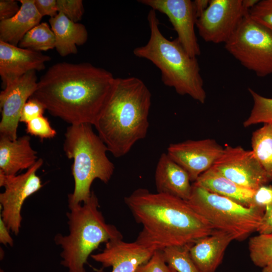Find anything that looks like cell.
Segmentation results:
<instances>
[{
	"instance_id": "6da1fadb",
	"label": "cell",
	"mask_w": 272,
	"mask_h": 272,
	"mask_svg": "<svg viewBox=\"0 0 272 272\" xmlns=\"http://www.w3.org/2000/svg\"><path fill=\"white\" fill-rule=\"evenodd\" d=\"M115 81L111 73L89 62H58L41 77L31 97L52 116L71 125L94 126Z\"/></svg>"
},
{
	"instance_id": "7a4b0ae2",
	"label": "cell",
	"mask_w": 272,
	"mask_h": 272,
	"mask_svg": "<svg viewBox=\"0 0 272 272\" xmlns=\"http://www.w3.org/2000/svg\"><path fill=\"white\" fill-rule=\"evenodd\" d=\"M124 202L143 229L136 241L157 250L192 244L215 230L187 200L140 188Z\"/></svg>"
},
{
	"instance_id": "3957f363",
	"label": "cell",
	"mask_w": 272,
	"mask_h": 272,
	"mask_svg": "<svg viewBox=\"0 0 272 272\" xmlns=\"http://www.w3.org/2000/svg\"><path fill=\"white\" fill-rule=\"evenodd\" d=\"M151 98L149 89L140 79L115 78L110 97L94 125L114 157L124 156L146 137Z\"/></svg>"
},
{
	"instance_id": "277c9868",
	"label": "cell",
	"mask_w": 272,
	"mask_h": 272,
	"mask_svg": "<svg viewBox=\"0 0 272 272\" xmlns=\"http://www.w3.org/2000/svg\"><path fill=\"white\" fill-rule=\"evenodd\" d=\"M147 19L149 39L145 45L134 49V55L155 65L165 86L173 88L180 95H188L204 103L207 95L196 57L190 56L177 38L170 40L163 35L155 10H150Z\"/></svg>"
},
{
	"instance_id": "5b68a950",
	"label": "cell",
	"mask_w": 272,
	"mask_h": 272,
	"mask_svg": "<svg viewBox=\"0 0 272 272\" xmlns=\"http://www.w3.org/2000/svg\"><path fill=\"white\" fill-rule=\"evenodd\" d=\"M99 207L98 197L93 191L86 202L69 206L70 211L66 214L69 234L57 233L54 238L62 250L61 264L69 272H86L85 264L100 244L123 239L114 225L106 222Z\"/></svg>"
},
{
	"instance_id": "8992f818",
	"label": "cell",
	"mask_w": 272,
	"mask_h": 272,
	"mask_svg": "<svg viewBox=\"0 0 272 272\" xmlns=\"http://www.w3.org/2000/svg\"><path fill=\"white\" fill-rule=\"evenodd\" d=\"M92 126L70 125L64 134L63 151L69 159H73L74 189L68 195L69 206L86 202L91 195L94 180L98 179L107 183L114 172V164L106 155L108 149Z\"/></svg>"
},
{
	"instance_id": "52a82bcc",
	"label": "cell",
	"mask_w": 272,
	"mask_h": 272,
	"mask_svg": "<svg viewBox=\"0 0 272 272\" xmlns=\"http://www.w3.org/2000/svg\"><path fill=\"white\" fill-rule=\"evenodd\" d=\"M190 206L216 230L232 234L242 241L257 231L265 209L246 207L192 184Z\"/></svg>"
},
{
	"instance_id": "ba28073f",
	"label": "cell",
	"mask_w": 272,
	"mask_h": 272,
	"mask_svg": "<svg viewBox=\"0 0 272 272\" xmlns=\"http://www.w3.org/2000/svg\"><path fill=\"white\" fill-rule=\"evenodd\" d=\"M227 51L259 77L272 74V32L248 13L225 44Z\"/></svg>"
},
{
	"instance_id": "9c48e42d",
	"label": "cell",
	"mask_w": 272,
	"mask_h": 272,
	"mask_svg": "<svg viewBox=\"0 0 272 272\" xmlns=\"http://www.w3.org/2000/svg\"><path fill=\"white\" fill-rule=\"evenodd\" d=\"M43 163V160L39 158L26 172L20 175H8L0 172V186L5 188L0 193V217L10 231L16 235L20 232L24 201L43 186L36 174Z\"/></svg>"
},
{
	"instance_id": "30bf717a",
	"label": "cell",
	"mask_w": 272,
	"mask_h": 272,
	"mask_svg": "<svg viewBox=\"0 0 272 272\" xmlns=\"http://www.w3.org/2000/svg\"><path fill=\"white\" fill-rule=\"evenodd\" d=\"M243 0H210L197 19L199 35L208 42L226 43L248 13Z\"/></svg>"
},
{
	"instance_id": "8fae6325",
	"label": "cell",
	"mask_w": 272,
	"mask_h": 272,
	"mask_svg": "<svg viewBox=\"0 0 272 272\" xmlns=\"http://www.w3.org/2000/svg\"><path fill=\"white\" fill-rule=\"evenodd\" d=\"M213 167L237 184L255 191L271 181L252 151L240 146L224 148Z\"/></svg>"
},
{
	"instance_id": "7c38bea8",
	"label": "cell",
	"mask_w": 272,
	"mask_h": 272,
	"mask_svg": "<svg viewBox=\"0 0 272 272\" xmlns=\"http://www.w3.org/2000/svg\"><path fill=\"white\" fill-rule=\"evenodd\" d=\"M36 71H30L8 84L0 93V137L14 141L18 139L17 129L22 110L37 87Z\"/></svg>"
},
{
	"instance_id": "4fadbf2b",
	"label": "cell",
	"mask_w": 272,
	"mask_h": 272,
	"mask_svg": "<svg viewBox=\"0 0 272 272\" xmlns=\"http://www.w3.org/2000/svg\"><path fill=\"white\" fill-rule=\"evenodd\" d=\"M139 2L155 11L165 14L177 34L180 44L191 57L200 55L194 27L197 17L190 0H140Z\"/></svg>"
},
{
	"instance_id": "5bb4252c",
	"label": "cell",
	"mask_w": 272,
	"mask_h": 272,
	"mask_svg": "<svg viewBox=\"0 0 272 272\" xmlns=\"http://www.w3.org/2000/svg\"><path fill=\"white\" fill-rule=\"evenodd\" d=\"M224 148L215 140L207 139L171 144L167 154L188 174L194 182L203 172L212 168L222 155Z\"/></svg>"
},
{
	"instance_id": "9a60e30c",
	"label": "cell",
	"mask_w": 272,
	"mask_h": 272,
	"mask_svg": "<svg viewBox=\"0 0 272 272\" xmlns=\"http://www.w3.org/2000/svg\"><path fill=\"white\" fill-rule=\"evenodd\" d=\"M156 250L136 240L127 242L123 239H117L106 243L101 252L92 254L91 257L100 262L103 267L111 266V272H135L140 265L149 260Z\"/></svg>"
},
{
	"instance_id": "2e32d148",
	"label": "cell",
	"mask_w": 272,
	"mask_h": 272,
	"mask_svg": "<svg viewBox=\"0 0 272 272\" xmlns=\"http://www.w3.org/2000/svg\"><path fill=\"white\" fill-rule=\"evenodd\" d=\"M50 59V56L42 52L0 41V76L3 88L30 71L43 70L45 62Z\"/></svg>"
},
{
	"instance_id": "e0dca14e",
	"label": "cell",
	"mask_w": 272,
	"mask_h": 272,
	"mask_svg": "<svg viewBox=\"0 0 272 272\" xmlns=\"http://www.w3.org/2000/svg\"><path fill=\"white\" fill-rule=\"evenodd\" d=\"M234 240L232 234L215 229L192 243L189 253L199 271L216 272L227 247Z\"/></svg>"
},
{
	"instance_id": "ac0fdd59",
	"label": "cell",
	"mask_w": 272,
	"mask_h": 272,
	"mask_svg": "<svg viewBox=\"0 0 272 272\" xmlns=\"http://www.w3.org/2000/svg\"><path fill=\"white\" fill-rule=\"evenodd\" d=\"M187 172L167 153H162L157 163L155 182L157 192L172 195L188 200L192 184Z\"/></svg>"
},
{
	"instance_id": "d6986e66",
	"label": "cell",
	"mask_w": 272,
	"mask_h": 272,
	"mask_svg": "<svg viewBox=\"0 0 272 272\" xmlns=\"http://www.w3.org/2000/svg\"><path fill=\"white\" fill-rule=\"evenodd\" d=\"M30 137L23 135L16 140L0 137V172L15 175L21 170L28 169L38 160L37 152L30 143Z\"/></svg>"
},
{
	"instance_id": "ffe728a7",
	"label": "cell",
	"mask_w": 272,
	"mask_h": 272,
	"mask_svg": "<svg viewBox=\"0 0 272 272\" xmlns=\"http://www.w3.org/2000/svg\"><path fill=\"white\" fill-rule=\"evenodd\" d=\"M21 7L13 17L1 21L0 41L18 46L31 29L40 24L42 17L37 11L35 0H20Z\"/></svg>"
},
{
	"instance_id": "44dd1931",
	"label": "cell",
	"mask_w": 272,
	"mask_h": 272,
	"mask_svg": "<svg viewBox=\"0 0 272 272\" xmlns=\"http://www.w3.org/2000/svg\"><path fill=\"white\" fill-rule=\"evenodd\" d=\"M49 22L55 36V48L61 56L77 53V46L84 44L88 40L85 25L71 21L62 13L50 18Z\"/></svg>"
},
{
	"instance_id": "7402d4cb",
	"label": "cell",
	"mask_w": 272,
	"mask_h": 272,
	"mask_svg": "<svg viewBox=\"0 0 272 272\" xmlns=\"http://www.w3.org/2000/svg\"><path fill=\"white\" fill-rule=\"evenodd\" d=\"M193 183L243 206L248 207L253 206L255 190L237 184L220 174L213 167L202 173Z\"/></svg>"
},
{
	"instance_id": "603a6c76",
	"label": "cell",
	"mask_w": 272,
	"mask_h": 272,
	"mask_svg": "<svg viewBox=\"0 0 272 272\" xmlns=\"http://www.w3.org/2000/svg\"><path fill=\"white\" fill-rule=\"evenodd\" d=\"M252 151L272 180V124L265 123L252 133Z\"/></svg>"
},
{
	"instance_id": "cb8c5ba5",
	"label": "cell",
	"mask_w": 272,
	"mask_h": 272,
	"mask_svg": "<svg viewBox=\"0 0 272 272\" xmlns=\"http://www.w3.org/2000/svg\"><path fill=\"white\" fill-rule=\"evenodd\" d=\"M53 32L46 22L40 23L29 31L22 39L18 46L40 52L55 48Z\"/></svg>"
},
{
	"instance_id": "d4e9b609",
	"label": "cell",
	"mask_w": 272,
	"mask_h": 272,
	"mask_svg": "<svg viewBox=\"0 0 272 272\" xmlns=\"http://www.w3.org/2000/svg\"><path fill=\"white\" fill-rule=\"evenodd\" d=\"M191 244L170 246L162 250L167 264L177 272H199L190 255Z\"/></svg>"
},
{
	"instance_id": "484cf974",
	"label": "cell",
	"mask_w": 272,
	"mask_h": 272,
	"mask_svg": "<svg viewBox=\"0 0 272 272\" xmlns=\"http://www.w3.org/2000/svg\"><path fill=\"white\" fill-rule=\"evenodd\" d=\"M249 255L252 262L263 268L272 262V233L259 234L248 242Z\"/></svg>"
},
{
	"instance_id": "4316f807",
	"label": "cell",
	"mask_w": 272,
	"mask_h": 272,
	"mask_svg": "<svg viewBox=\"0 0 272 272\" xmlns=\"http://www.w3.org/2000/svg\"><path fill=\"white\" fill-rule=\"evenodd\" d=\"M248 91L253 105L249 117L243 122L245 127L263 123L272 124V98L263 97L251 88Z\"/></svg>"
},
{
	"instance_id": "83f0119b",
	"label": "cell",
	"mask_w": 272,
	"mask_h": 272,
	"mask_svg": "<svg viewBox=\"0 0 272 272\" xmlns=\"http://www.w3.org/2000/svg\"><path fill=\"white\" fill-rule=\"evenodd\" d=\"M250 17L272 32V0H261L249 11Z\"/></svg>"
},
{
	"instance_id": "f1b7e54d",
	"label": "cell",
	"mask_w": 272,
	"mask_h": 272,
	"mask_svg": "<svg viewBox=\"0 0 272 272\" xmlns=\"http://www.w3.org/2000/svg\"><path fill=\"white\" fill-rule=\"evenodd\" d=\"M26 131L27 133L42 140L53 138L56 134V131L51 126L48 118L43 115L27 123Z\"/></svg>"
},
{
	"instance_id": "f546056e",
	"label": "cell",
	"mask_w": 272,
	"mask_h": 272,
	"mask_svg": "<svg viewBox=\"0 0 272 272\" xmlns=\"http://www.w3.org/2000/svg\"><path fill=\"white\" fill-rule=\"evenodd\" d=\"M58 13H62L74 22L80 21L84 13L82 0H56Z\"/></svg>"
},
{
	"instance_id": "4dcf8cb0",
	"label": "cell",
	"mask_w": 272,
	"mask_h": 272,
	"mask_svg": "<svg viewBox=\"0 0 272 272\" xmlns=\"http://www.w3.org/2000/svg\"><path fill=\"white\" fill-rule=\"evenodd\" d=\"M135 272H177L166 262L162 250H156L149 260L140 265Z\"/></svg>"
},
{
	"instance_id": "1f68e13d",
	"label": "cell",
	"mask_w": 272,
	"mask_h": 272,
	"mask_svg": "<svg viewBox=\"0 0 272 272\" xmlns=\"http://www.w3.org/2000/svg\"><path fill=\"white\" fill-rule=\"evenodd\" d=\"M45 108L38 100L31 97L25 103L22 110L20 122L28 123L43 115Z\"/></svg>"
},
{
	"instance_id": "d6a6232c",
	"label": "cell",
	"mask_w": 272,
	"mask_h": 272,
	"mask_svg": "<svg viewBox=\"0 0 272 272\" xmlns=\"http://www.w3.org/2000/svg\"><path fill=\"white\" fill-rule=\"evenodd\" d=\"M272 200V186L264 185L258 188L255 192L253 206L265 209L266 207Z\"/></svg>"
},
{
	"instance_id": "836d02e7",
	"label": "cell",
	"mask_w": 272,
	"mask_h": 272,
	"mask_svg": "<svg viewBox=\"0 0 272 272\" xmlns=\"http://www.w3.org/2000/svg\"><path fill=\"white\" fill-rule=\"evenodd\" d=\"M18 2L15 0L0 1L1 21L9 19L18 12L21 7Z\"/></svg>"
},
{
	"instance_id": "e575fe53",
	"label": "cell",
	"mask_w": 272,
	"mask_h": 272,
	"mask_svg": "<svg viewBox=\"0 0 272 272\" xmlns=\"http://www.w3.org/2000/svg\"><path fill=\"white\" fill-rule=\"evenodd\" d=\"M35 5L42 17L48 16L52 18L58 13L56 0H35Z\"/></svg>"
},
{
	"instance_id": "d590c367",
	"label": "cell",
	"mask_w": 272,
	"mask_h": 272,
	"mask_svg": "<svg viewBox=\"0 0 272 272\" xmlns=\"http://www.w3.org/2000/svg\"><path fill=\"white\" fill-rule=\"evenodd\" d=\"M256 232L259 234L272 233V200L266 207Z\"/></svg>"
},
{
	"instance_id": "8d00e7d4",
	"label": "cell",
	"mask_w": 272,
	"mask_h": 272,
	"mask_svg": "<svg viewBox=\"0 0 272 272\" xmlns=\"http://www.w3.org/2000/svg\"><path fill=\"white\" fill-rule=\"evenodd\" d=\"M10 230L0 217V243L5 246H13L14 241L10 234Z\"/></svg>"
},
{
	"instance_id": "74e56055",
	"label": "cell",
	"mask_w": 272,
	"mask_h": 272,
	"mask_svg": "<svg viewBox=\"0 0 272 272\" xmlns=\"http://www.w3.org/2000/svg\"><path fill=\"white\" fill-rule=\"evenodd\" d=\"M210 1L195 0L193 1V6L197 19L202 14L208 7Z\"/></svg>"
},
{
	"instance_id": "f35d334b",
	"label": "cell",
	"mask_w": 272,
	"mask_h": 272,
	"mask_svg": "<svg viewBox=\"0 0 272 272\" xmlns=\"http://www.w3.org/2000/svg\"><path fill=\"white\" fill-rule=\"evenodd\" d=\"M262 272H272V262L262 268Z\"/></svg>"
},
{
	"instance_id": "ab89813d",
	"label": "cell",
	"mask_w": 272,
	"mask_h": 272,
	"mask_svg": "<svg viewBox=\"0 0 272 272\" xmlns=\"http://www.w3.org/2000/svg\"><path fill=\"white\" fill-rule=\"evenodd\" d=\"M0 272H4V270L3 269H1Z\"/></svg>"
}]
</instances>
